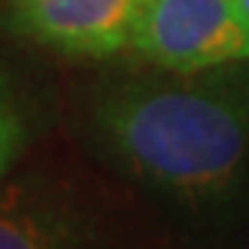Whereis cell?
<instances>
[{
  "mask_svg": "<svg viewBox=\"0 0 249 249\" xmlns=\"http://www.w3.org/2000/svg\"><path fill=\"white\" fill-rule=\"evenodd\" d=\"M86 122L114 169L191 213H222L247 188L249 64L111 80Z\"/></svg>",
  "mask_w": 249,
  "mask_h": 249,
  "instance_id": "6da1fadb",
  "label": "cell"
},
{
  "mask_svg": "<svg viewBox=\"0 0 249 249\" xmlns=\"http://www.w3.org/2000/svg\"><path fill=\"white\" fill-rule=\"evenodd\" d=\"M130 53L180 75L249 64V0H144Z\"/></svg>",
  "mask_w": 249,
  "mask_h": 249,
  "instance_id": "7a4b0ae2",
  "label": "cell"
},
{
  "mask_svg": "<svg viewBox=\"0 0 249 249\" xmlns=\"http://www.w3.org/2000/svg\"><path fill=\"white\" fill-rule=\"evenodd\" d=\"M144 0H6L14 36L61 58L108 61L130 50Z\"/></svg>",
  "mask_w": 249,
  "mask_h": 249,
  "instance_id": "3957f363",
  "label": "cell"
},
{
  "mask_svg": "<svg viewBox=\"0 0 249 249\" xmlns=\"http://www.w3.org/2000/svg\"><path fill=\"white\" fill-rule=\"evenodd\" d=\"M103 219L64 180L45 175L0 188V249H100Z\"/></svg>",
  "mask_w": 249,
  "mask_h": 249,
  "instance_id": "277c9868",
  "label": "cell"
},
{
  "mask_svg": "<svg viewBox=\"0 0 249 249\" xmlns=\"http://www.w3.org/2000/svg\"><path fill=\"white\" fill-rule=\"evenodd\" d=\"M34 136L25 91L6 70H0V188L11 180L19 158Z\"/></svg>",
  "mask_w": 249,
  "mask_h": 249,
  "instance_id": "5b68a950",
  "label": "cell"
}]
</instances>
